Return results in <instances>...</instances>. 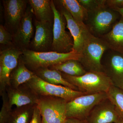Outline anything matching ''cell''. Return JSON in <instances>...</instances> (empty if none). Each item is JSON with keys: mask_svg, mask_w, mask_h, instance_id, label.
<instances>
[{"mask_svg": "<svg viewBox=\"0 0 123 123\" xmlns=\"http://www.w3.org/2000/svg\"><path fill=\"white\" fill-rule=\"evenodd\" d=\"M109 49L105 40L90 32L84 42L79 62L87 72H103L102 58L105 52Z\"/></svg>", "mask_w": 123, "mask_h": 123, "instance_id": "2", "label": "cell"}, {"mask_svg": "<svg viewBox=\"0 0 123 123\" xmlns=\"http://www.w3.org/2000/svg\"><path fill=\"white\" fill-rule=\"evenodd\" d=\"M6 98L10 106H16V107L29 105L37 104L39 97L26 84L18 88L9 86L6 91Z\"/></svg>", "mask_w": 123, "mask_h": 123, "instance_id": "16", "label": "cell"}, {"mask_svg": "<svg viewBox=\"0 0 123 123\" xmlns=\"http://www.w3.org/2000/svg\"><path fill=\"white\" fill-rule=\"evenodd\" d=\"M4 26L12 35L17 31L26 11L28 0H4Z\"/></svg>", "mask_w": 123, "mask_h": 123, "instance_id": "10", "label": "cell"}, {"mask_svg": "<svg viewBox=\"0 0 123 123\" xmlns=\"http://www.w3.org/2000/svg\"><path fill=\"white\" fill-rule=\"evenodd\" d=\"M107 5L113 10L123 7V0H106Z\"/></svg>", "mask_w": 123, "mask_h": 123, "instance_id": "28", "label": "cell"}, {"mask_svg": "<svg viewBox=\"0 0 123 123\" xmlns=\"http://www.w3.org/2000/svg\"><path fill=\"white\" fill-rule=\"evenodd\" d=\"M36 105L16 107L11 111L8 123H30Z\"/></svg>", "mask_w": 123, "mask_h": 123, "instance_id": "23", "label": "cell"}, {"mask_svg": "<svg viewBox=\"0 0 123 123\" xmlns=\"http://www.w3.org/2000/svg\"><path fill=\"white\" fill-rule=\"evenodd\" d=\"M103 72L117 86L123 83V54L109 49L104 54Z\"/></svg>", "mask_w": 123, "mask_h": 123, "instance_id": "12", "label": "cell"}, {"mask_svg": "<svg viewBox=\"0 0 123 123\" xmlns=\"http://www.w3.org/2000/svg\"><path fill=\"white\" fill-rule=\"evenodd\" d=\"M80 4L89 12L97 10L106 5V0H78Z\"/></svg>", "mask_w": 123, "mask_h": 123, "instance_id": "26", "label": "cell"}, {"mask_svg": "<svg viewBox=\"0 0 123 123\" xmlns=\"http://www.w3.org/2000/svg\"><path fill=\"white\" fill-rule=\"evenodd\" d=\"M35 32L30 47L37 52L51 51L53 40V22H39L35 20Z\"/></svg>", "mask_w": 123, "mask_h": 123, "instance_id": "11", "label": "cell"}, {"mask_svg": "<svg viewBox=\"0 0 123 123\" xmlns=\"http://www.w3.org/2000/svg\"><path fill=\"white\" fill-rule=\"evenodd\" d=\"M51 6L54 13L53 40L52 51L68 53L73 50L74 40L70 32L66 30L67 22L63 15L57 8L52 0Z\"/></svg>", "mask_w": 123, "mask_h": 123, "instance_id": "5", "label": "cell"}, {"mask_svg": "<svg viewBox=\"0 0 123 123\" xmlns=\"http://www.w3.org/2000/svg\"><path fill=\"white\" fill-rule=\"evenodd\" d=\"M33 15V9L29 5L17 31L12 35L13 46L22 51L29 49L31 42L34 34Z\"/></svg>", "mask_w": 123, "mask_h": 123, "instance_id": "13", "label": "cell"}, {"mask_svg": "<svg viewBox=\"0 0 123 123\" xmlns=\"http://www.w3.org/2000/svg\"><path fill=\"white\" fill-rule=\"evenodd\" d=\"M63 123H87L86 120H81L75 118H67Z\"/></svg>", "mask_w": 123, "mask_h": 123, "instance_id": "30", "label": "cell"}, {"mask_svg": "<svg viewBox=\"0 0 123 123\" xmlns=\"http://www.w3.org/2000/svg\"><path fill=\"white\" fill-rule=\"evenodd\" d=\"M121 17L118 12L106 5L95 11L88 12L85 24L92 35L100 37L108 33Z\"/></svg>", "mask_w": 123, "mask_h": 123, "instance_id": "4", "label": "cell"}, {"mask_svg": "<svg viewBox=\"0 0 123 123\" xmlns=\"http://www.w3.org/2000/svg\"><path fill=\"white\" fill-rule=\"evenodd\" d=\"M3 103L0 111V123H8L12 110L6 98V92L1 95Z\"/></svg>", "mask_w": 123, "mask_h": 123, "instance_id": "25", "label": "cell"}, {"mask_svg": "<svg viewBox=\"0 0 123 123\" xmlns=\"http://www.w3.org/2000/svg\"><path fill=\"white\" fill-rule=\"evenodd\" d=\"M81 56L80 54L73 50L68 53H60L52 51L37 52L27 49L22 51L21 58L27 68L34 72L39 69L49 68L69 60L79 61Z\"/></svg>", "mask_w": 123, "mask_h": 123, "instance_id": "1", "label": "cell"}, {"mask_svg": "<svg viewBox=\"0 0 123 123\" xmlns=\"http://www.w3.org/2000/svg\"><path fill=\"white\" fill-rule=\"evenodd\" d=\"M35 75L34 73L27 68L20 56L17 66L10 74V86L14 88H18L28 82Z\"/></svg>", "mask_w": 123, "mask_h": 123, "instance_id": "20", "label": "cell"}, {"mask_svg": "<svg viewBox=\"0 0 123 123\" xmlns=\"http://www.w3.org/2000/svg\"><path fill=\"white\" fill-rule=\"evenodd\" d=\"M61 73L63 77L76 87L79 91L87 94L107 93L114 85L110 78L104 72H88L84 75L78 77Z\"/></svg>", "mask_w": 123, "mask_h": 123, "instance_id": "3", "label": "cell"}, {"mask_svg": "<svg viewBox=\"0 0 123 123\" xmlns=\"http://www.w3.org/2000/svg\"><path fill=\"white\" fill-rule=\"evenodd\" d=\"M48 68L60 71L69 76H80L87 72L79 61L71 60L53 65Z\"/></svg>", "mask_w": 123, "mask_h": 123, "instance_id": "22", "label": "cell"}, {"mask_svg": "<svg viewBox=\"0 0 123 123\" xmlns=\"http://www.w3.org/2000/svg\"><path fill=\"white\" fill-rule=\"evenodd\" d=\"M117 123H123V119L120 118V119L119 120V121H118Z\"/></svg>", "mask_w": 123, "mask_h": 123, "instance_id": "33", "label": "cell"}, {"mask_svg": "<svg viewBox=\"0 0 123 123\" xmlns=\"http://www.w3.org/2000/svg\"><path fill=\"white\" fill-rule=\"evenodd\" d=\"M30 123H42V116L37 104L35 107L33 117Z\"/></svg>", "mask_w": 123, "mask_h": 123, "instance_id": "29", "label": "cell"}, {"mask_svg": "<svg viewBox=\"0 0 123 123\" xmlns=\"http://www.w3.org/2000/svg\"><path fill=\"white\" fill-rule=\"evenodd\" d=\"M22 51L12 46L1 51L0 54V95L6 92L10 86V77L12 71L17 66Z\"/></svg>", "mask_w": 123, "mask_h": 123, "instance_id": "9", "label": "cell"}, {"mask_svg": "<svg viewBox=\"0 0 123 123\" xmlns=\"http://www.w3.org/2000/svg\"><path fill=\"white\" fill-rule=\"evenodd\" d=\"M39 78L46 82L57 85H62L78 91L76 87L70 84L62 76L60 71L48 68H40L33 72Z\"/></svg>", "mask_w": 123, "mask_h": 123, "instance_id": "19", "label": "cell"}, {"mask_svg": "<svg viewBox=\"0 0 123 123\" xmlns=\"http://www.w3.org/2000/svg\"><path fill=\"white\" fill-rule=\"evenodd\" d=\"M100 37L108 44L110 49L123 54V17L114 25L108 33Z\"/></svg>", "mask_w": 123, "mask_h": 123, "instance_id": "17", "label": "cell"}, {"mask_svg": "<svg viewBox=\"0 0 123 123\" xmlns=\"http://www.w3.org/2000/svg\"><path fill=\"white\" fill-rule=\"evenodd\" d=\"M115 11H117V12L120 14L121 16L123 17V7L121 8H118L115 10Z\"/></svg>", "mask_w": 123, "mask_h": 123, "instance_id": "31", "label": "cell"}, {"mask_svg": "<svg viewBox=\"0 0 123 123\" xmlns=\"http://www.w3.org/2000/svg\"><path fill=\"white\" fill-rule=\"evenodd\" d=\"M57 5L56 7L65 18L67 22L66 27L69 30L73 38V50L80 54L84 42L90 32L84 23L77 21L66 9L61 6Z\"/></svg>", "mask_w": 123, "mask_h": 123, "instance_id": "14", "label": "cell"}, {"mask_svg": "<svg viewBox=\"0 0 123 123\" xmlns=\"http://www.w3.org/2000/svg\"><path fill=\"white\" fill-rule=\"evenodd\" d=\"M107 98V93L105 92L77 97L66 103V118L86 120L94 107Z\"/></svg>", "mask_w": 123, "mask_h": 123, "instance_id": "6", "label": "cell"}, {"mask_svg": "<svg viewBox=\"0 0 123 123\" xmlns=\"http://www.w3.org/2000/svg\"><path fill=\"white\" fill-rule=\"evenodd\" d=\"M0 43L10 47L14 46L13 44L12 35L2 24L0 25Z\"/></svg>", "mask_w": 123, "mask_h": 123, "instance_id": "27", "label": "cell"}, {"mask_svg": "<svg viewBox=\"0 0 123 123\" xmlns=\"http://www.w3.org/2000/svg\"><path fill=\"white\" fill-rule=\"evenodd\" d=\"M65 99L53 97H40L37 106L42 117V123H63L67 118Z\"/></svg>", "mask_w": 123, "mask_h": 123, "instance_id": "8", "label": "cell"}, {"mask_svg": "<svg viewBox=\"0 0 123 123\" xmlns=\"http://www.w3.org/2000/svg\"><path fill=\"white\" fill-rule=\"evenodd\" d=\"M53 1L55 4L61 6L68 10L77 21L85 23L87 20L88 11L80 4L78 0Z\"/></svg>", "mask_w": 123, "mask_h": 123, "instance_id": "21", "label": "cell"}, {"mask_svg": "<svg viewBox=\"0 0 123 123\" xmlns=\"http://www.w3.org/2000/svg\"><path fill=\"white\" fill-rule=\"evenodd\" d=\"M26 84L38 97H58L65 99L67 102L77 97L87 94L64 86L50 84L36 75Z\"/></svg>", "mask_w": 123, "mask_h": 123, "instance_id": "7", "label": "cell"}, {"mask_svg": "<svg viewBox=\"0 0 123 123\" xmlns=\"http://www.w3.org/2000/svg\"><path fill=\"white\" fill-rule=\"evenodd\" d=\"M107 93L108 98L114 105L120 117L123 119V91L113 85Z\"/></svg>", "mask_w": 123, "mask_h": 123, "instance_id": "24", "label": "cell"}, {"mask_svg": "<svg viewBox=\"0 0 123 123\" xmlns=\"http://www.w3.org/2000/svg\"><path fill=\"white\" fill-rule=\"evenodd\" d=\"M36 20L39 22H53L54 13L50 0H29Z\"/></svg>", "mask_w": 123, "mask_h": 123, "instance_id": "18", "label": "cell"}, {"mask_svg": "<svg viewBox=\"0 0 123 123\" xmlns=\"http://www.w3.org/2000/svg\"><path fill=\"white\" fill-rule=\"evenodd\" d=\"M120 118L114 105L107 98L94 107L86 120L87 123H117Z\"/></svg>", "mask_w": 123, "mask_h": 123, "instance_id": "15", "label": "cell"}, {"mask_svg": "<svg viewBox=\"0 0 123 123\" xmlns=\"http://www.w3.org/2000/svg\"><path fill=\"white\" fill-rule=\"evenodd\" d=\"M117 87L118 88H120L123 91V83H121V84H119L117 86Z\"/></svg>", "mask_w": 123, "mask_h": 123, "instance_id": "32", "label": "cell"}]
</instances>
